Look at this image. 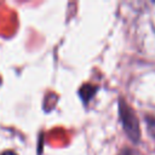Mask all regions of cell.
I'll return each instance as SVG.
<instances>
[{
  "label": "cell",
  "mask_w": 155,
  "mask_h": 155,
  "mask_svg": "<svg viewBox=\"0 0 155 155\" xmlns=\"http://www.w3.org/2000/svg\"><path fill=\"white\" fill-rule=\"evenodd\" d=\"M117 104H119L117 107L119 117L125 133L133 143H138L140 139V128H139V120L134 110L130 107V104L122 97L119 98Z\"/></svg>",
  "instance_id": "obj_1"
},
{
  "label": "cell",
  "mask_w": 155,
  "mask_h": 155,
  "mask_svg": "<svg viewBox=\"0 0 155 155\" xmlns=\"http://www.w3.org/2000/svg\"><path fill=\"white\" fill-rule=\"evenodd\" d=\"M97 91H98V87H97V86L90 85V84H85V85H82V86L80 87V90H79V96H80L81 101H82L85 104H87L88 101L96 94Z\"/></svg>",
  "instance_id": "obj_2"
},
{
  "label": "cell",
  "mask_w": 155,
  "mask_h": 155,
  "mask_svg": "<svg viewBox=\"0 0 155 155\" xmlns=\"http://www.w3.org/2000/svg\"><path fill=\"white\" fill-rule=\"evenodd\" d=\"M117 155H133V154H132V151L130 149H122Z\"/></svg>",
  "instance_id": "obj_3"
},
{
  "label": "cell",
  "mask_w": 155,
  "mask_h": 155,
  "mask_svg": "<svg viewBox=\"0 0 155 155\" xmlns=\"http://www.w3.org/2000/svg\"><path fill=\"white\" fill-rule=\"evenodd\" d=\"M1 155H17V153H15L12 150H5L4 153H1Z\"/></svg>",
  "instance_id": "obj_4"
}]
</instances>
